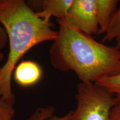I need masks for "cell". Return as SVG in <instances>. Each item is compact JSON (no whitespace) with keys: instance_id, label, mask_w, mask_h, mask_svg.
<instances>
[{"instance_id":"1","label":"cell","mask_w":120,"mask_h":120,"mask_svg":"<svg viewBox=\"0 0 120 120\" xmlns=\"http://www.w3.org/2000/svg\"><path fill=\"white\" fill-rule=\"evenodd\" d=\"M57 35L49 51L51 64L61 72L72 71L81 82H94L120 73V51L96 41L58 19Z\"/></svg>"},{"instance_id":"2","label":"cell","mask_w":120,"mask_h":120,"mask_svg":"<svg viewBox=\"0 0 120 120\" xmlns=\"http://www.w3.org/2000/svg\"><path fill=\"white\" fill-rule=\"evenodd\" d=\"M0 23L6 31L9 44L8 57L0 71V97L15 103L11 79L16 64L34 46L53 42L57 31L40 19L23 0H0Z\"/></svg>"},{"instance_id":"3","label":"cell","mask_w":120,"mask_h":120,"mask_svg":"<svg viewBox=\"0 0 120 120\" xmlns=\"http://www.w3.org/2000/svg\"><path fill=\"white\" fill-rule=\"evenodd\" d=\"M77 106L68 120H110L117 103L115 96L94 82H80L77 86Z\"/></svg>"},{"instance_id":"4","label":"cell","mask_w":120,"mask_h":120,"mask_svg":"<svg viewBox=\"0 0 120 120\" xmlns=\"http://www.w3.org/2000/svg\"><path fill=\"white\" fill-rule=\"evenodd\" d=\"M76 31L92 36L100 33L96 0H74L64 19Z\"/></svg>"},{"instance_id":"5","label":"cell","mask_w":120,"mask_h":120,"mask_svg":"<svg viewBox=\"0 0 120 120\" xmlns=\"http://www.w3.org/2000/svg\"><path fill=\"white\" fill-rule=\"evenodd\" d=\"M15 82L23 87L32 86L40 81L43 71L41 66L31 60L23 61L15 67L13 71Z\"/></svg>"},{"instance_id":"6","label":"cell","mask_w":120,"mask_h":120,"mask_svg":"<svg viewBox=\"0 0 120 120\" xmlns=\"http://www.w3.org/2000/svg\"><path fill=\"white\" fill-rule=\"evenodd\" d=\"M74 0H45L42 2L41 10L36 15L43 21L49 23L52 17L64 19Z\"/></svg>"},{"instance_id":"7","label":"cell","mask_w":120,"mask_h":120,"mask_svg":"<svg viewBox=\"0 0 120 120\" xmlns=\"http://www.w3.org/2000/svg\"><path fill=\"white\" fill-rule=\"evenodd\" d=\"M100 33H105L112 16L117 8V0H96Z\"/></svg>"},{"instance_id":"8","label":"cell","mask_w":120,"mask_h":120,"mask_svg":"<svg viewBox=\"0 0 120 120\" xmlns=\"http://www.w3.org/2000/svg\"><path fill=\"white\" fill-rule=\"evenodd\" d=\"M116 41V47H120V4L114 13L105 33L103 42Z\"/></svg>"},{"instance_id":"9","label":"cell","mask_w":120,"mask_h":120,"mask_svg":"<svg viewBox=\"0 0 120 120\" xmlns=\"http://www.w3.org/2000/svg\"><path fill=\"white\" fill-rule=\"evenodd\" d=\"M94 83L115 96L117 101H120V73L102 77Z\"/></svg>"},{"instance_id":"10","label":"cell","mask_w":120,"mask_h":120,"mask_svg":"<svg viewBox=\"0 0 120 120\" xmlns=\"http://www.w3.org/2000/svg\"><path fill=\"white\" fill-rule=\"evenodd\" d=\"M15 103L0 97V120H14Z\"/></svg>"},{"instance_id":"11","label":"cell","mask_w":120,"mask_h":120,"mask_svg":"<svg viewBox=\"0 0 120 120\" xmlns=\"http://www.w3.org/2000/svg\"><path fill=\"white\" fill-rule=\"evenodd\" d=\"M55 110L52 106L37 108L27 120H48L53 116Z\"/></svg>"},{"instance_id":"12","label":"cell","mask_w":120,"mask_h":120,"mask_svg":"<svg viewBox=\"0 0 120 120\" xmlns=\"http://www.w3.org/2000/svg\"><path fill=\"white\" fill-rule=\"evenodd\" d=\"M8 42V36L4 27L0 23V50L4 49Z\"/></svg>"},{"instance_id":"13","label":"cell","mask_w":120,"mask_h":120,"mask_svg":"<svg viewBox=\"0 0 120 120\" xmlns=\"http://www.w3.org/2000/svg\"><path fill=\"white\" fill-rule=\"evenodd\" d=\"M110 120H120V101H117L116 104L112 109Z\"/></svg>"},{"instance_id":"14","label":"cell","mask_w":120,"mask_h":120,"mask_svg":"<svg viewBox=\"0 0 120 120\" xmlns=\"http://www.w3.org/2000/svg\"><path fill=\"white\" fill-rule=\"evenodd\" d=\"M72 111L68 112L65 115L63 116H52L50 118H49L48 120H68V118H70V116H71Z\"/></svg>"},{"instance_id":"15","label":"cell","mask_w":120,"mask_h":120,"mask_svg":"<svg viewBox=\"0 0 120 120\" xmlns=\"http://www.w3.org/2000/svg\"><path fill=\"white\" fill-rule=\"evenodd\" d=\"M4 60V55L0 52V62H2Z\"/></svg>"},{"instance_id":"16","label":"cell","mask_w":120,"mask_h":120,"mask_svg":"<svg viewBox=\"0 0 120 120\" xmlns=\"http://www.w3.org/2000/svg\"><path fill=\"white\" fill-rule=\"evenodd\" d=\"M1 67H0V71H1Z\"/></svg>"}]
</instances>
